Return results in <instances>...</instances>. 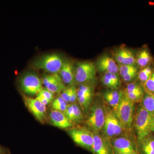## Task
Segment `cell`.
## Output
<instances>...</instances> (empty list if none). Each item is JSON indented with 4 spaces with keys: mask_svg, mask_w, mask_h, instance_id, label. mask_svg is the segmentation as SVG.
<instances>
[{
    "mask_svg": "<svg viewBox=\"0 0 154 154\" xmlns=\"http://www.w3.org/2000/svg\"><path fill=\"white\" fill-rule=\"evenodd\" d=\"M154 69L150 66L141 69L138 72V79L142 87H143L144 84L149 79Z\"/></svg>",
    "mask_w": 154,
    "mask_h": 154,
    "instance_id": "603a6c76",
    "label": "cell"
},
{
    "mask_svg": "<svg viewBox=\"0 0 154 154\" xmlns=\"http://www.w3.org/2000/svg\"><path fill=\"white\" fill-rule=\"evenodd\" d=\"M0 154H11L8 149L0 145Z\"/></svg>",
    "mask_w": 154,
    "mask_h": 154,
    "instance_id": "e575fe53",
    "label": "cell"
},
{
    "mask_svg": "<svg viewBox=\"0 0 154 154\" xmlns=\"http://www.w3.org/2000/svg\"><path fill=\"white\" fill-rule=\"evenodd\" d=\"M64 113L66 116L67 118L74 124V107L73 104H68Z\"/></svg>",
    "mask_w": 154,
    "mask_h": 154,
    "instance_id": "1f68e13d",
    "label": "cell"
},
{
    "mask_svg": "<svg viewBox=\"0 0 154 154\" xmlns=\"http://www.w3.org/2000/svg\"><path fill=\"white\" fill-rule=\"evenodd\" d=\"M58 74L66 87L75 85V63L73 60L65 58Z\"/></svg>",
    "mask_w": 154,
    "mask_h": 154,
    "instance_id": "4fadbf2b",
    "label": "cell"
},
{
    "mask_svg": "<svg viewBox=\"0 0 154 154\" xmlns=\"http://www.w3.org/2000/svg\"><path fill=\"white\" fill-rule=\"evenodd\" d=\"M115 154L138 153L136 142L126 137H118L110 140Z\"/></svg>",
    "mask_w": 154,
    "mask_h": 154,
    "instance_id": "8fae6325",
    "label": "cell"
},
{
    "mask_svg": "<svg viewBox=\"0 0 154 154\" xmlns=\"http://www.w3.org/2000/svg\"><path fill=\"white\" fill-rule=\"evenodd\" d=\"M123 93L125 97L134 104L141 102L145 94L143 88L131 93H125L123 92Z\"/></svg>",
    "mask_w": 154,
    "mask_h": 154,
    "instance_id": "cb8c5ba5",
    "label": "cell"
},
{
    "mask_svg": "<svg viewBox=\"0 0 154 154\" xmlns=\"http://www.w3.org/2000/svg\"><path fill=\"white\" fill-rule=\"evenodd\" d=\"M152 128L153 132L154 133V113L152 114Z\"/></svg>",
    "mask_w": 154,
    "mask_h": 154,
    "instance_id": "d590c367",
    "label": "cell"
},
{
    "mask_svg": "<svg viewBox=\"0 0 154 154\" xmlns=\"http://www.w3.org/2000/svg\"><path fill=\"white\" fill-rule=\"evenodd\" d=\"M22 96L25 105L29 111L38 122L44 123L46 119V106L36 98H30L23 94Z\"/></svg>",
    "mask_w": 154,
    "mask_h": 154,
    "instance_id": "9c48e42d",
    "label": "cell"
},
{
    "mask_svg": "<svg viewBox=\"0 0 154 154\" xmlns=\"http://www.w3.org/2000/svg\"><path fill=\"white\" fill-rule=\"evenodd\" d=\"M143 87L141 85L140 83L137 82H132L128 84L123 92L125 93H131L143 89Z\"/></svg>",
    "mask_w": 154,
    "mask_h": 154,
    "instance_id": "f546056e",
    "label": "cell"
},
{
    "mask_svg": "<svg viewBox=\"0 0 154 154\" xmlns=\"http://www.w3.org/2000/svg\"><path fill=\"white\" fill-rule=\"evenodd\" d=\"M77 89V101L85 113H88L92 105L94 95L93 85H80Z\"/></svg>",
    "mask_w": 154,
    "mask_h": 154,
    "instance_id": "30bf717a",
    "label": "cell"
},
{
    "mask_svg": "<svg viewBox=\"0 0 154 154\" xmlns=\"http://www.w3.org/2000/svg\"><path fill=\"white\" fill-rule=\"evenodd\" d=\"M114 112L124 130L130 131L133 125L134 104L130 101L123 93L118 107Z\"/></svg>",
    "mask_w": 154,
    "mask_h": 154,
    "instance_id": "5b68a950",
    "label": "cell"
},
{
    "mask_svg": "<svg viewBox=\"0 0 154 154\" xmlns=\"http://www.w3.org/2000/svg\"><path fill=\"white\" fill-rule=\"evenodd\" d=\"M152 61V56L146 48L140 50L135 56V63L141 69L151 66Z\"/></svg>",
    "mask_w": 154,
    "mask_h": 154,
    "instance_id": "44dd1931",
    "label": "cell"
},
{
    "mask_svg": "<svg viewBox=\"0 0 154 154\" xmlns=\"http://www.w3.org/2000/svg\"><path fill=\"white\" fill-rule=\"evenodd\" d=\"M68 105V104L60 96L53 100L51 103V108L52 110L64 113Z\"/></svg>",
    "mask_w": 154,
    "mask_h": 154,
    "instance_id": "d4e9b609",
    "label": "cell"
},
{
    "mask_svg": "<svg viewBox=\"0 0 154 154\" xmlns=\"http://www.w3.org/2000/svg\"><path fill=\"white\" fill-rule=\"evenodd\" d=\"M95 64L89 61L78 62L75 64V81L79 85L94 84L96 80Z\"/></svg>",
    "mask_w": 154,
    "mask_h": 154,
    "instance_id": "8992f818",
    "label": "cell"
},
{
    "mask_svg": "<svg viewBox=\"0 0 154 154\" xmlns=\"http://www.w3.org/2000/svg\"><path fill=\"white\" fill-rule=\"evenodd\" d=\"M36 97H41L47 99L50 102H52L53 100L54 99V94L48 91L46 88H42L36 95Z\"/></svg>",
    "mask_w": 154,
    "mask_h": 154,
    "instance_id": "f1b7e54d",
    "label": "cell"
},
{
    "mask_svg": "<svg viewBox=\"0 0 154 154\" xmlns=\"http://www.w3.org/2000/svg\"><path fill=\"white\" fill-rule=\"evenodd\" d=\"M120 154H139L138 153H123Z\"/></svg>",
    "mask_w": 154,
    "mask_h": 154,
    "instance_id": "8d00e7d4",
    "label": "cell"
},
{
    "mask_svg": "<svg viewBox=\"0 0 154 154\" xmlns=\"http://www.w3.org/2000/svg\"><path fill=\"white\" fill-rule=\"evenodd\" d=\"M42 80L45 88L54 94L61 93L66 88L58 74H44Z\"/></svg>",
    "mask_w": 154,
    "mask_h": 154,
    "instance_id": "7c38bea8",
    "label": "cell"
},
{
    "mask_svg": "<svg viewBox=\"0 0 154 154\" xmlns=\"http://www.w3.org/2000/svg\"><path fill=\"white\" fill-rule=\"evenodd\" d=\"M137 148L139 154H154L153 133L136 140Z\"/></svg>",
    "mask_w": 154,
    "mask_h": 154,
    "instance_id": "ac0fdd59",
    "label": "cell"
},
{
    "mask_svg": "<svg viewBox=\"0 0 154 154\" xmlns=\"http://www.w3.org/2000/svg\"><path fill=\"white\" fill-rule=\"evenodd\" d=\"M95 66L97 70L103 73H119L118 64L116 63L113 57L107 54L99 57Z\"/></svg>",
    "mask_w": 154,
    "mask_h": 154,
    "instance_id": "2e32d148",
    "label": "cell"
},
{
    "mask_svg": "<svg viewBox=\"0 0 154 154\" xmlns=\"http://www.w3.org/2000/svg\"><path fill=\"white\" fill-rule=\"evenodd\" d=\"M101 81L104 86L110 90H118L121 85L119 73H105L101 77Z\"/></svg>",
    "mask_w": 154,
    "mask_h": 154,
    "instance_id": "ffe728a7",
    "label": "cell"
},
{
    "mask_svg": "<svg viewBox=\"0 0 154 154\" xmlns=\"http://www.w3.org/2000/svg\"><path fill=\"white\" fill-rule=\"evenodd\" d=\"M49 116L51 124L61 129H69L74 125L75 124L67 118L63 112L52 109L50 112Z\"/></svg>",
    "mask_w": 154,
    "mask_h": 154,
    "instance_id": "e0dca14e",
    "label": "cell"
},
{
    "mask_svg": "<svg viewBox=\"0 0 154 154\" xmlns=\"http://www.w3.org/2000/svg\"><path fill=\"white\" fill-rule=\"evenodd\" d=\"M135 56L131 50L125 46L119 48L113 53V58L119 65H135Z\"/></svg>",
    "mask_w": 154,
    "mask_h": 154,
    "instance_id": "9a60e30c",
    "label": "cell"
},
{
    "mask_svg": "<svg viewBox=\"0 0 154 154\" xmlns=\"http://www.w3.org/2000/svg\"><path fill=\"white\" fill-rule=\"evenodd\" d=\"M105 108V121L102 130V135L110 142L112 139L120 137L125 131L113 109L106 105Z\"/></svg>",
    "mask_w": 154,
    "mask_h": 154,
    "instance_id": "3957f363",
    "label": "cell"
},
{
    "mask_svg": "<svg viewBox=\"0 0 154 154\" xmlns=\"http://www.w3.org/2000/svg\"><path fill=\"white\" fill-rule=\"evenodd\" d=\"M133 125L134 126L137 140L153 133L152 114L139 105L135 112Z\"/></svg>",
    "mask_w": 154,
    "mask_h": 154,
    "instance_id": "6da1fadb",
    "label": "cell"
},
{
    "mask_svg": "<svg viewBox=\"0 0 154 154\" xmlns=\"http://www.w3.org/2000/svg\"><path fill=\"white\" fill-rule=\"evenodd\" d=\"M122 94V91L110 89L103 93V98L105 103L115 111L119 105Z\"/></svg>",
    "mask_w": 154,
    "mask_h": 154,
    "instance_id": "d6986e66",
    "label": "cell"
},
{
    "mask_svg": "<svg viewBox=\"0 0 154 154\" xmlns=\"http://www.w3.org/2000/svg\"><path fill=\"white\" fill-rule=\"evenodd\" d=\"M74 107V120L73 123H79L83 119L84 115H83V110L79 105L77 104L76 102L73 103Z\"/></svg>",
    "mask_w": 154,
    "mask_h": 154,
    "instance_id": "4316f807",
    "label": "cell"
},
{
    "mask_svg": "<svg viewBox=\"0 0 154 154\" xmlns=\"http://www.w3.org/2000/svg\"><path fill=\"white\" fill-rule=\"evenodd\" d=\"M138 70L130 72L128 73L127 74L124 76L122 77V81L125 83H130L132 82L135 79L137 76Z\"/></svg>",
    "mask_w": 154,
    "mask_h": 154,
    "instance_id": "4dcf8cb0",
    "label": "cell"
},
{
    "mask_svg": "<svg viewBox=\"0 0 154 154\" xmlns=\"http://www.w3.org/2000/svg\"><path fill=\"white\" fill-rule=\"evenodd\" d=\"M105 105L96 101L90 108L89 115L86 121L87 128L94 133L102 131L105 121Z\"/></svg>",
    "mask_w": 154,
    "mask_h": 154,
    "instance_id": "277c9868",
    "label": "cell"
},
{
    "mask_svg": "<svg viewBox=\"0 0 154 154\" xmlns=\"http://www.w3.org/2000/svg\"><path fill=\"white\" fill-rule=\"evenodd\" d=\"M91 152L93 154H115L110 141L102 135L94 133V142Z\"/></svg>",
    "mask_w": 154,
    "mask_h": 154,
    "instance_id": "5bb4252c",
    "label": "cell"
},
{
    "mask_svg": "<svg viewBox=\"0 0 154 154\" xmlns=\"http://www.w3.org/2000/svg\"><path fill=\"white\" fill-rule=\"evenodd\" d=\"M69 129L68 133L75 143L91 152L94 142V133L85 127H73Z\"/></svg>",
    "mask_w": 154,
    "mask_h": 154,
    "instance_id": "52a82bcc",
    "label": "cell"
},
{
    "mask_svg": "<svg viewBox=\"0 0 154 154\" xmlns=\"http://www.w3.org/2000/svg\"><path fill=\"white\" fill-rule=\"evenodd\" d=\"M77 101V89L75 85L71 86L70 102V104L76 103Z\"/></svg>",
    "mask_w": 154,
    "mask_h": 154,
    "instance_id": "836d02e7",
    "label": "cell"
},
{
    "mask_svg": "<svg viewBox=\"0 0 154 154\" xmlns=\"http://www.w3.org/2000/svg\"><path fill=\"white\" fill-rule=\"evenodd\" d=\"M119 74L120 77H122L128 73L130 72L138 70L137 67L135 65H128L118 64Z\"/></svg>",
    "mask_w": 154,
    "mask_h": 154,
    "instance_id": "83f0119b",
    "label": "cell"
},
{
    "mask_svg": "<svg viewBox=\"0 0 154 154\" xmlns=\"http://www.w3.org/2000/svg\"><path fill=\"white\" fill-rule=\"evenodd\" d=\"M64 59L59 54H48L37 58L31 66L33 68L42 70L48 73L58 74Z\"/></svg>",
    "mask_w": 154,
    "mask_h": 154,
    "instance_id": "7a4b0ae2",
    "label": "cell"
},
{
    "mask_svg": "<svg viewBox=\"0 0 154 154\" xmlns=\"http://www.w3.org/2000/svg\"><path fill=\"white\" fill-rule=\"evenodd\" d=\"M19 87L27 96L37 95L42 88V79L33 72H27L22 75L19 79Z\"/></svg>",
    "mask_w": 154,
    "mask_h": 154,
    "instance_id": "ba28073f",
    "label": "cell"
},
{
    "mask_svg": "<svg viewBox=\"0 0 154 154\" xmlns=\"http://www.w3.org/2000/svg\"><path fill=\"white\" fill-rule=\"evenodd\" d=\"M143 87L145 93L154 96V69L151 76Z\"/></svg>",
    "mask_w": 154,
    "mask_h": 154,
    "instance_id": "484cf974",
    "label": "cell"
},
{
    "mask_svg": "<svg viewBox=\"0 0 154 154\" xmlns=\"http://www.w3.org/2000/svg\"><path fill=\"white\" fill-rule=\"evenodd\" d=\"M149 112L154 113V96L145 93L140 105Z\"/></svg>",
    "mask_w": 154,
    "mask_h": 154,
    "instance_id": "7402d4cb",
    "label": "cell"
},
{
    "mask_svg": "<svg viewBox=\"0 0 154 154\" xmlns=\"http://www.w3.org/2000/svg\"><path fill=\"white\" fill-rule=\"evenodd\" d=\"M71 86L66 87V88L61 93L60 96L64 100L68 103L70 102Z\"/></svg>",
    "mask_w": 154,
    "mask_h": 154,
    "instance_id": "d6a6232c",
    "label": "cell"
}]
</instances>
